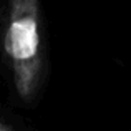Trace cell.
<instances>
[{
	"mask_svg": "<svg viewBox=\"0 0 131 131\" xmlns=\"http://www.w3.org/2000/svg\"><path fill=\"white\" fill-rule=\"evenodd\" d=\"M3 51L17 95L25 103L32 101L43 73L40 0H8Z\"/></svg>",
	"mask_w": 131,
	"mask_h": 131,
	"instance_id": "6da1fadb",
	"label": "cell"
},
{
	"mask_svg": "<svg viewBox=\"0 0 131 131\" xmlns=\"http://www.w3.org/2000/svg\"><path fill=\"white\" fill-rule=\"evenodd\" d=\"M0 131H2V129H0Z\"/></svg>",
	"mask_w": 131,
	"mask_h": 131,
	"instance_id": "7a4b0ae2",
	"label": "cell"
}]
</instances>
